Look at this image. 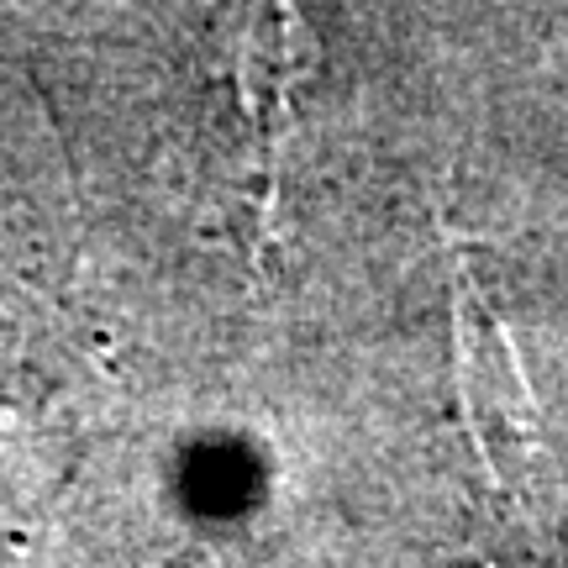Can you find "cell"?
Wrapping results in <instances>:
<instances>
[{
    "instance_id": "cell-1",
    "label": "cell",
    "mask_w": 568,
    "mask_h": 568,
    "mask_svg": "<svg viewBox=\"0 0 568 568\" xmlns=\"http://www.w3.org/2000/svg\"><path fill=\"white\" fill-rule=\"evenodd\" d=\"M458 353H464V395H468V426L479 437V458L485 468H495V447L506 432V447H521V422H527V389L516 368L489 364L485 353V305L474 295H458Z\"/></svg>"
}]
</instances>
